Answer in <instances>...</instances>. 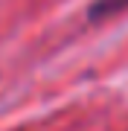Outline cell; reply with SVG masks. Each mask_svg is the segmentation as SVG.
<instances>
[{
  "label": "cell",
  "instance_id": "1",
  "mask_svg": "<svg viewBox=\"0 0 128 131\" xmlns=\"http://www.w3.org/2000/svg\"><path fill=\"white\" fill-rule=\"evenodd\" d=\"M128 0H96V6H93V12H90V18H99V15H108V12H114L119 9V6H125Z\"/></svg>",
  "mask_w": 128,
  "mask_h": 131
}]
</instances>
